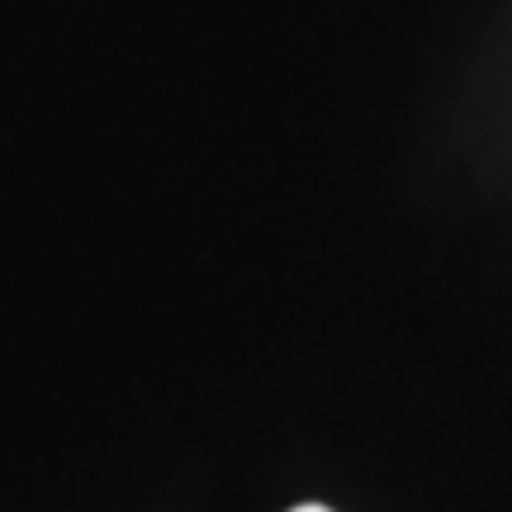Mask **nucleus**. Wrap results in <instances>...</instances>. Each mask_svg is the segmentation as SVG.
Segmentation results:
<instances>
[{
	"mask_svg": "<svg viewBox=\"0 0 512 512\" xmlns=\"http://www.w3.org/2000/svg\"><path fill=\"white\" fill-rule=\"evenodd\" d=\"M290 512H332V508H323V503H299V508H290Z\"/></svg>",
	"mask_w": 512,
	"mask_h": 512,
	"instance_id": "obj_1",
	"label": "nucleus"
}]
</instances>
